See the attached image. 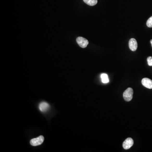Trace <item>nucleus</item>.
<instances>
[{"mask_svg":"<svg viewBox=\"0 0 152 152\" xmlns=\"http://www.w3.org/2000/svg\"><path fill=\"white\" fill-rule=\"evenodd\" d=\"M134 91L133 90L131 87L127 89L123 93V98L125 101L129 102L132 100Z\"/></svg>","mask_w":152,"mask_h":152,"instance_id":"obj_1","label":"nucleus"},{"mask_svg":"<svg viewBox=\"0 0 152 152\" xmlns=\"http://www.w3.org/2000/svg\"><path fill=\"white\" fill-rule=\"evenodd\" d=\"M44 141V136H40L36 138L32 139L30 141V144L33 146L39 145L42 144Z\"/></svg>","mask_w":152,"mask_h":152,"instance_id":"obj_2","label":"nucleus"},{"mask_svg":"<svg viewBox=\"0 0 152 152\" xmlns=\"http://www.w3.org/2000/svg\"><path fill=\"white\" fill-rule=\"evenodd\" d=\"M76 41L79 45L81 47L83 48L87 47V46L89 43L88 41L83 37H77L76 39Z\"/></svg>","mask_w":152,"mask_h":152,"instance_id":"obj_3","label":"nucleus"},{"mask_svg":"<svg viewBox=\"0 0 152 152\" xmlns=\"http://www.w3.org/2000/svg\"><path fill=\"white\" fill-rule=\"evenodd\" d=\"M134 144V141L133 139L131 138H128L125 140L123 144V146L124 149L127 150L131 148Z\"/></svg>","mask_w":152,"mask_h":152,"instance_id":"obj_4","label":"nucleus"},{"mask_svg":"<svg viewBox=\"0 0 152 152\" xmlns=\"http://www.w3.org/2000/svg\"><path fill=\"white\" fill-rule=\"evenodd\" d=\"M129 47L132 51H135L138 47L137 41L135 39H131L129 41Z\"/></svg>","mask_w":152,"mask_h":152,"instance_id":"obj_5","label":"nucleus"},{"mask_svg":"<svg viewBox=\"0 0 152 152\" xmlns=\"http://www.w3.org/2000/svg\"><path fill=\"white\" fill-rule=\"evenodd\" d=\"M142 85L148 89H152V80L147 78L143 79L142 81Z\"/></svg>","mask_w":152,"mask_h":152,"instance_id":"obj_6","label":"nucleus"},{"mask_svg":"<svg viewBox=\"0 0 152 152\" xmlns=\"http://www.w3.org/2000/svg\"><path fill=\"white\" fill-rule=\"evenodd\" d=\"M39 108L41 112H45L48 111V110L49 109V105L47 102H42L39 104Z\"/></svg>","mask_w":152,"mask_h":152,"instance_id":"obj_7","label":"nucleus"},{"mask_svg":"<svg viewBox=\"0 0 152 152\" xmlns=\"http://www.w3.org/2000/svg\"><path fill=\"white\" fill-rule=\"evenodd\" d=\"M84 2L90 6H95L97 3V0H83Z\"/></svg>","mask_w":152,"mask_h":152,"instance_id":"obj_8","label":"nucleus"},{"mask_svg":"<svg viewBox=\"0 0 152 152\" xmlns=\"http://www.w3.org/2000/svg\"><path fill=\"white\" fill-rule=\"evenodd\" d=\"M102 82L104 83H107L109 82L108 75L106 74H102L101 75Z\"/></svg>","mask_w":152,"mask_h":152,"instance_id":"obj_9","label":"nucleus"},{"mask_svg":"<svg viewBox=\"0 0 152 152\" xmlns=\"http://www.w3.org/2000/svg\"><path fill=\"white\" fill-rule=\"evenodd\" d=\"M147 26L149 28H152V17H150L147 22Z\"/></svg>","mask_w":152,"mask_h":152,"instance_id":"obj_10","label":"nucleus"},{"mask_svg":"<svg viewBox=\"0 0 152 152\" xmlns=\"http://www.w3.org/2000/svg\"><path fill=\"white\" fill-rule=\"evenodd\" d=\"M147 61H148V64L150 66H152V57L151 56L148 57L147 58Z\"/></svg>","mask_w":152,"mask_h":152,"instance_id":"obj_11","label":"nucleus"},{"mask_svg":"<svg viewBox=\"0 0 152 152\" xmlns=\"http://www.w3.org/2000/svg\"><path fill=\"white\" fill-rule=\"evenodd\" d=\"M150 43H151V44H152V39L150 40Z\"/></svg>","mask_w":152,"mask_h":152,"instance_id":"obj_12","label":"nucleus"}]
</instances>
